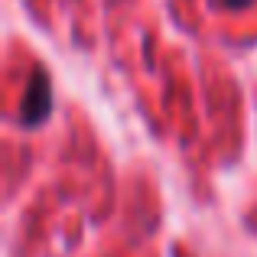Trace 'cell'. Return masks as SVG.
<instances>
[{"label": "cell", "instance_id": "2", "mask_svg": "<svg viewBox=\"0 0 257 257\" xmlns=\"http://www.w3.org/2000/svg\"><path fill=\"white\" fill-rule=\"evenodd\" d=\"M212 4L221 7V10H247L254 0H212Z\"/></svg>", "mask_w": 257, "mask_h": 257}, {"label": "cell", "instance_id": "1", "mask_svg": "<svg viewBox=\"0 0 257 257\" xmlns=\"http://www.w3.org/2000/svg\"><path fill=\"white\" fill-rule=\"evenodd\" d=\"M52 82L46 75L43 65H36L26 82V91H23V101H20V124L23 127H43L52 114Z\"/></svg>", "mask_w": 257, "mask_h": 257}]
</instances>
